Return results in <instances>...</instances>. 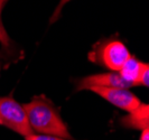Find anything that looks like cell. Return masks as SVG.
Segmentation results:
<instances>
[{
  "mask_svg": "<svg viewBox=\"0 0 149 140\" xmlns=\"http://www.w3.org/2000/svg\"><path fill=\"white\" fill-rule=\"evenodd\" d=\"M24 109L33 132L73 140L60 113L44 95L35 96L30 102L24 104Z\"/></svg>",
  "mask_w": 149,
  "mask_h": 140,
  "instance_id": "1",
  "label": "cell"
},
{
  "mask_svg": "<svg viewBox=\"0 0 149 140\" xmlns=\"http://www.w3.org/2000/svg\"><path fill=\"white\" fill-rule=\"evenodd\" d=\"M0 125L24 137L34 133L28 123L24 105L11 96H0Z\"/></svg>",
  "mask_w": 149,
  "mask_h": 140,
  "instance_id": "2",
  "label": "cell"
},
{
  "mask_svg": "<svg viewBox=\"0 0 149 140\" xmlns=\"http://www.w3.org/2000/svg\"><path fill=\"white\" fill-rule=\"evenodd\" d=\"M94 61L112 72H119L125 63L131 57L127 46L120 40H110L99 47L94 53Z\"/></svg>",
  "mask_w": 149,
  "mask_h": 140,
  "instance_id": "3",
  "label": "cell"
},
{
  "mask_svg": "<svg viewBox=\"0 0 149 140\" xmlns=\"http://www.w3.org/2000/svg\"><path fill=\"white\" fill-rule=\"evenodd\" d=\"M90 91L94 92L97 95L101 96L105 101L118 107L119 109L127 111L128 113L134 112L142 104L138 96L134 95L131 91H129V88H90Z\"/></svg>",
  "mask_w": 149,
  "mask_h": 140,
  "instance_id": "4",
  "label": "cell"
},
{
  "mask_svg": "<svg viewBox=\"0 0 149 140\" xmlns=\"http://www.w3.org/2000/svg\"><path fill=\"white\" fill-rule=\"evenodd\" d=\"M132 85L125 81L118 72L93 74L82 77L76 83V90H90L92 88H129Z\"/></svg>",
  "mask_w": 149,
  "mask_h": 140,
  "instance_id": "5",
  "label": "cell"
},
{
  "mask_svg": "<svg viewBox=\"0 0 149 140\" xmlns=\"http://www.w3.org/2000/svg\"><path fill=\"white\" fill-rule=\"evenodd\" d=\"M120 123L128 129H149V103H142L137 110L122 117Z\"/></svg>",
  "mask_w": 149,
  "mask_h": 140,
  "instance_id": "6",
  "label": "cell"
},
{
  "mask_svg": "<svg viewBox=\"0 0 149 140\" xmlns=\"http://www.w3.org/2000/svg\"><path fill=\"white\" fill-rule=\"evenodd\" d=\"M142 68H143V63L138 61L134 56H131L125 63V65L121 67V70L118 73L127 83L131 84L132 86H136V85H139Z\"/></svg>",
  "mask_w": 149,
  "mask_h": 140,
  "instance_id": "7",
  "label": "cell"
},
{
  "mask_svg": "<svg viewBox=\"0 0 149 140\" xmlns=\"http://www.w3.org/2000/svg\"><path fill=\"white\" fill-rule=\"evenodd\" d=\"M6 3H7V1L0 0V44L2 45V47L5 49H9L10 45H11V39L7 34V31L3 27V24L1 22V11H2L3 7L6 6Z\"/></svg>",
  "mask_w": 149,
  "mask_h": 140,
  "instance_id": "8",
  "label": "cell"
},
{
  "mask_svg": "<svg viewBox=\"0 0 149 140\" xmlns=\"http://www.w3.org/2000/svg\"><path fill=\"white\" fill-rule=\"evenodd\" d=\"M26 140H66L62 139L55 136H48V134H37V133H31L29 136L25 137Z\"/></svg>",
  "mask_w": 149,
  "mask_h": 140,
  "instance_id": "9",
  "label": "cell"
},
{
  "mask_svg": "<svg viewBox=\"0 0 149 140\" xmlns=\"http://www.w3.org/2000/svg\"><path fill=\"white\" fill-rule=\"evenodd\" d=\"M139 85H143L149 88V64L148 63H143V68H142V73L139 80Z\"/></svg>",
  "mask_w": 149,
  "mask_h": 140,
  "instance_id": "10",
  "label": "cell"
},
{
  "mask_svg": "<svg viewBox=\"0 0 149 140\" xmlns=\"http://www.w3.org/2000/svg\"><path fill=\"white\" fill-rule=\"evenodd\" d=\"M139 140H149V129L141 130V136Z\"/></svg>",
  "mask_w": 149,
  "mask_h": 140,
  "instance_id": "11",
  "label": "cell"
}]
</instances>
